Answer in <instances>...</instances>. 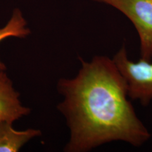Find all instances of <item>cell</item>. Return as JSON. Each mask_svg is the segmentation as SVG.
<instances>
[{"label":"cell","mask_w":152,"mask_h":152,"mask_svg":"<svg viewBox=\"0 0 152 152\" xmlns=\"http://www.w3.org/2000/svg\"><path fill=\"white\" fill-rule=\"evenodd\" d=\"M79 59L77 75L57 83L64 96L57 109L70 130L64 151H90L115 141L134 147L147 142L151 133L134 111L128 85L113 58L98 55L90 62Z\"/></svg>","instance_id":"obj_1"},{"label":"cell","mask_w":152,"mask_h":152,"mask_svg":"<svg viewBox=\"0 0 152 152\" xmlns=\"http://www.w3.org/2000/svg\"><path fill=\"white\" fill-rule=\"evenodd\" d=\"M113 60L126 81L130 99L144 106L149 105L152 101V62L142 58L133 61L129 58L125 43Z\"/></svg>","instance_id":"obj_2"},{"label":"cell","mask_w":152,"mask_h":152,"mask_svg":"<svg viewBox=\"0 0 152 152\" xmlns=\"http://www.w3.org/2000/svg\"><path fill=\"white\" fill-rule=\"evenodd\" d=\"M109 5L132 22L140 38V58L152 60V0H92Z\"/></svg>","instance_id":"obj_3"},{"label":"cell","mask_w":152,"mask_h":152,"mask_svg":"<svg viewBox=\"0 0 152 152\" xmlns=\"http://www.w3.org/2000/svg\"><path fill=\"white\" fill-rule=\"evenodd\" d=\"M19 96L6 70H0V123H14L30 113V109L22 105Z\"/></svg>","instance_id":"obj_4"},{"label":"cell","mask_w":152,"mask_h":152,"mask_svg":"<svg viewBox=\"0 0 152 152\" xmlns=\"http://www.w3.org/2000/svg\"><path fill=\"white\" fill-rule=\"evenodd\" d=\"M13 123H0V152H18L30 140L41 135V131L35 129L16 130Z\"/></svg>","instance_id":"obj_5"},{"label":"cell","mask_w":152,"mask_h":152,"mask_svg":"<svg viewBox=\"0 0 152 152\" xmlns=\"http://www.w3.org/2000/svg\"><path fill=\"white\" fill-rule=\"evenodd\" d=\"M27 22L20 9H15L11 18L3 28H0V42L9 37L26 38L30 34ZM0 70H6L4 64L0 61Z\"/></svg>","instance_id":"obj_6"}]
</instances>
